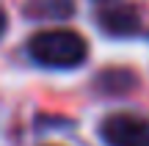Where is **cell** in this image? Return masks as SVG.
<instances>
[{
    "instance_id": "1",
    "label": "cell",
    "mask_w": 149,
    "mask_h": 146,
    "mask_svg": "<svg viewBox=\"0 0 149 146\" xmlns=\"http://www.w3.org/2000/svg\"><path fill=\"white\" fill-rule=\"evenodd\" d=\"M28 55L39 66H47V69H74L86 61L88 44L74 30L53 28V30L36 33L28 42Z\"/></svg>"
},
{
    "instance_id": "2",
    "label": "cell",
    "mask_w": 149,
    "mask_h": 146,
    "mask_svg": "<svg viewBox=\"0 0 149 146\" xmlns=\"http://www.w3.org/2000/svg\"><path fill=\"white\" fill-rule=\"evenodd\" d=\"M108 146H149V119L135 113H113L100 124Z\"/></svg>"
},
{
    "instance_id": "3",
    "label": "cell",
    "mask_w": 149,
    "mask_h": 146,
    "mask_svg": "<svg viewBox=\"0 0 149 146\" xmlns=\"http://www.w3.org/2000/svg\"><path fill=\"white\" fill-rule=\"evenodd\" d=\"M100 28L108 33V36H141L144 33V22H141V14L133 8V6H124V3H113L105 6L97 17Z\"/></svg>"
},
{
    "instance_id": "4",
    "label": "cell",
    "mask_w": 149,
    "mask_h": 146,
    "mask_svg": "<svg viewBox=\"0 0 149 146\" xmlns=\"http://www.w3.org/2000/svg\"><path fill=\"white\" fill-rule=\"evenodd\" d=\"M25 11L33 19H64L74 11V3L72 0H28Z\"/></svg>"
},
{
    "instance_id": "5",
    "label": "cell",
    "mask_w": 149,
    "mask_h": 146,
    "mask_svg": "<svg viewBox=\"0 0 149 146\" xmlns=\"http://www.w3.org/2000/svg\"><path fill=\"white\" fill-rule=\"evenodd\" d=\"M6 25H8V19H6V11L0 8V36L6 33Z\"/></svg>"
},
{
    "instance_id": "6",
    "label": "cell",
    "mask_w": 149,
    "mask_h": 146,
    "mask_svg": "<svg viewBox=\"0 0 149 146\" xmlns=\"http://www.w3.org/2000/svg\"><path fill=\"white\" fill-rule=\"evenodd\" d=\"M102 3H108V0H102Z\"/></svg>"
}]
</instances>
